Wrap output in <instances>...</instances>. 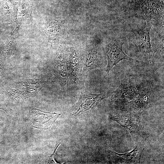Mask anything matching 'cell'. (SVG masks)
Instances as JSON below:
<instances>
[{"label": "cell", "mask_w": 164, "mask_h": 164, "mask_svg": "<svg viewBox=\"0 0 164 164\" xmlns=\"http://www.w3.org/2000/svg\"><path fill=\"white\" fill-rule=\"evenodd\" d=\"M133 10L134 15L146 21H158L164 17V0H140Z\"/></svg>", "instance_id": "1"}, {"label": "cell", "mask_w": 164, "mask_h": 164, "mask_svg": "<svg viewBox=\"0 0 164 164\" xmlns=\"http://www.w3.org/2000/svg\"><path fill=\"white\" fill-rule=\"evenodd\" d=\"M110 118L127 129L136 142L143 133L138 113L129 111L116 112L111 114Z\"/></svg>", "instance_id": "2"}, {"label": "cell", "mask_w": 164, "mask_h": 164, "mask_svg": "<svg viewBox=\"0 0 164 164\" xmlns=\"http://www.w3.org/2000/svg\"><path fill=\"white\" fill-rule=\"evenodd\" d=\"M145 90L141 84L138 83L135 80L125 78L121 80L120 84L113 93L116 101L128 103Z\"/></svg>", "instance_id": "3"}, {"label": "cell", "mask_w": 164, "mask_h": 164, "mask_svg": "<svg viewBox=\"0 0 164 164\" xmlns=\"http://www.w3.org/2000/svg\"><path fill=\"white\" fill-rule=\"evenodd\" d=\"M132 30L141 54L146 59L151 61L153 52L150 41V32L152 25L149 22Z\"/></svg>", "instance_id": "4"}, {"label": "cell", "mask_w": 164, "mask_h": 164, "mask_svg": "<svg viewBox=\"0 0 164 164\" xmlns=\"http://www.w3.org/2000/svg\"><path fill=\"white\" fill-rule=\"evenodd\" d=\"M124 43L120 40H114L108 45L106 51L108 59L106 72L109 74L113 67L123 60L133 59L126 55L123 52L122 46Z\"/></svg>", "instance_id": "5"}, {"label": "cell", "mask_w": 164, "mask_h": 164, "mask_svg": "<svg viewBox=\"0 0 164 164\" xmlns=\"http://www.w3.org/2000/svg\"><path fill=\"white\" fill-rule=\"evenodd\" d=\"M144 149V146L137 142L134 148L130 152L118 154L113 151H110L108 155L111 160L115 163L139 164Z\"/></svg>", "instance_id": "6"}, {"label": "cell", "mask_w": 164, "mask_h": 164, "mask_svg": "<svg viewBox=\"0 0 164 164\" xmlns=\"http://www.w3.org/2000/svg\"><path fill=\"white\" fill-rule=\"evenodd\" d=\"M31 111V120L33 126L43 129L50 128L60 115L55 112L45 111L35 108Z\"/></svg>", "instance_id": "7"}, {"label": "cell", "mask_w": 164, "mask_h": 164, "mask_svg": "<svg viewBox=\"0 0 164 164\" xmlns=\"http://www.w3.org/2000/svg\"><path fill=\"white\" fill-rule=\"evenodd\" d=\"M107 97L104 94H92L85 88L81 91L80 95L77 103L78 109L73 115L77 114L94 108L103 99Z\"/></svg>", "instance_id": "8"}, {"label": "cell", "mask_w": 164, "mask_h": 164, "mask_svg": "<svg viewBox=\"0 0 164 164\" xmlns=\"http://www.w3.org/2000/svg\"><path fill=\"white\" fill-rule=\"evenodd\" d=\"M100 60L97 50L94 49L87 57L84 65L83 73H86L89 70L98 67Z\"/></svg>", "instance_id": "9"}, {"label": "cell", "mask_w": 164, "mask_h": 164, "mask_svg": "<svg viewBox=\"0 0 164 164\" xmlns=\"http://www.w3.org/2000/svg\"><path fill=\"white\" fill-rule=\"evenodd\" d=\"M60 144H59L56 148L54 150V151L53 154L51 155L48 161L49 163H54V164H57V163L55 161V160L54 159V155L56 151V149L59 146Z\"/></svg>", "instance_id": "10"}]
</instances>
